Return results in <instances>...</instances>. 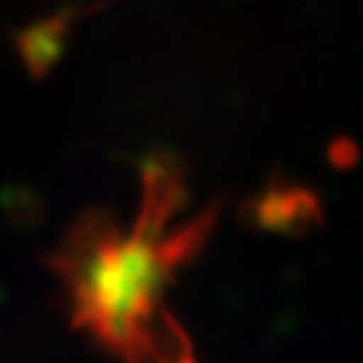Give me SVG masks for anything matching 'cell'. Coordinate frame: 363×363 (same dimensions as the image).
Returning a JSON list of instances; mask_svg holds the SVG:
<instances>
[{
    "mask_svg": "<svg viewBox=\"0 0 363 363\" xmlns=\"http://www.w3.org/2000/svg\"><path fill=\"white\" fill-rule=\"evenodd\" d=\"M140 210L121 229L105 208L78 213L43 256L65 291L70 325L89 334L124 363H151L178 320L164 294L183 267L194 264L216 232L223 199L181 226L172 216L189 205L186 164L172 151H151L140 162Z\"/></svg>",
    "mask_w": 363,
    "mask_h": 363,
    "instance_id": "cell-1",
    "label": "cell"
},
{
    "mask_svg": "<svg viewBox=\"0 0 363 363\" xmlns=\"http://www.w3.org/2000/svg\"><path fill=\"white\" fill-rule=\"evenodd\" d=\"M240 216L259 232L283 237H304L325 223L320 194L304 183L286 181L283 175H272L259 196L242 202Z\"/></svg>",
    "mask_w": 363,
    "mask_h": 363,
    "instance_id": "cell-2",
    "label": "cell"
},
{
    "mask_svg": "<svg viewBox=\"0 0 363 363\" xmlns=\"http://www.w3.org/2000/svg\"><path fill=\"white\" fill-rule=\"evenodd\" d=\"M116 0H97L91 6H70V9H60L52 16H40L27 27L16 30L11 35L13 49L19 54L22 65H25L27 76L33 81H43L52 73V67L62 60L67 49V40L73 27L94 11L111 9Z\"/></svg>",
    "mask_w": 363,
    "mask_h": 363,
    "instance_id": "cell-3",
    "label": "cell"
},
{
    "mask_svg": "<svg viewBox=\"0 0 363 363\" xmlns=\"http://www.w3.org/2000/svg\"><path fill=\"white\" fill-rule=\"evenodd\" d=\"M151 363H199L196 361V355H194L191 337L186 334V328H183V325H178V328L169 334V339L164 342L162 352H159Z\"/></svg>",
    "mask_w": 363,
    "mask_h": 363,
    "instance_id": "cell-4",
    "label": "cell"
},
{
    "mask_svg": "<svg viewBox=\"0 0 363 363\" xmlns=\"http://www.w3.org/2000/svg\"><path fill=\"white\" fill-rule=\"evenodd\" d=\"M355 159H358V151H355V145L350 140H337V143L331 145L334 167H350V164H355Z\"/></svg>",
    "mask_w": 363,
    "mask_h": 363,
    "instance_id": "cell-5",
    "label": "cell"
}]
</instances>
